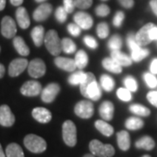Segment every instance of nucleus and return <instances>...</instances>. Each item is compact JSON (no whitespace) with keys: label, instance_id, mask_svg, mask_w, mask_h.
Returning a JSON list of instances; mask_svg holds the SVG:
<instances>
[{"label":"nucleus","instance_id":"1","mask_svg":"<svg viewBox=\"0 0 157 157\" xmlns=\"http://www.w3.org/2000/svg\"><path fill=\"white\" fill-rule=\"evenodd\" d=\"M81 94L92 101H98L101 97V90L96 81L95 76L91 73H86L83 82L79 85Z\"/></svg>","mask_w":157,"mask_h":157},{"label":"nucleus","instance_id":"2","mask_svg":"<svg viewBox=\"0 0 157 157\" xmlns=\"http://www.w3.org/2000/svg\"><path fill=\"white\" fill-rule=\"evenodd\" d=\"M45 47L48 50L52 55L57 56L59 55L62 51L61 40L59 38V35L57 33L56 31L50 30L47 32V33L45 36Z\"/></svg>","mask_w":157,"mask_h":157},{"label":"nucleus","instance_id":"3","mask_svg":"<svg viewBox=\"0 0 157 157\" xmlns=\"http://www.w3.org/2000/svg\"><path fill=\"white\" fill-rule=\"evenodd\" d=\"M24 144L29 151L40 154L46 149V141L42 137L36 135H27L24 139Z\"/></svg>","mask_w":157,"mask_h":157},{"label":"nucleus","instance_id":"4","mask_svg":"<svg viewBox=\"0 0 157 157\" xmlns=\"http://www.w3.org/2000/svg\"><path fill=\"white\" fill-rule=\"evenodd\" d=\"M89 149L91 153L98 157H112L115 150L110 144H103L98 140H93L90 141Z\"/></svg>","mask_w":157,"mask_h":157},{"label":"nucleus","instance_id":"5","mask_svg":"<svg viewBox=\"0 0 157 157\" xmlns=\"http://www.w3.org/2000/svg\"><path fill=\"white\" fill-rule=\"evenodd\" d=\"M62 136L65 143L69 147H74L77 143V130L72 121H66L62 125Z\"/></svg>","mask_w":157,"mask_h":157},{"label":"nucleus","instance_id":"6","mask_svg":"<svg viewBox=\"0 0 157 157\" xmlns=\"http://www.w3.org/2000/svg\"><path fill=\"white\" fill-rule=\"evenodd\" d=\"M94 105L90 101H80L75 105L74 113L75 114L82 119H89L94 115Z\"/></svg>","mask_w":157,"mask_h":157},{"label":"nucleus","instance_id":"7","mask_svg":"<svg viewBox=\"0 0 157 157\" xmlns=\"http://www.w3.org/2000/svg\"><path fill=\"white\" fill-rule=\"evenodd\" d=\"M1 33L6 39H11L17 33L16 23L12 17L6 16L1 22Z\"/></svg>","mask_w":157,"mask_h":157},{"label":"nucleus","instance_id":"8","mask_svg":"<svg viewBox=\"0 0 157 157\" xmlns=\"http://www.w3.org/2000/svg\"><path fill=\"white\" fill-rule=\"evenodd\" d=\"M46 71L45 62L40 59H35L29 63L28 73L33 78H40L44 76Z\"/></svg>","mask_w":157,"mask_h":157},{"label":"nucleus","instance_id":"9","mask_svg":"<svg viewBox=\"0 0 157 157\" xmlns=\"http://www.w3.org/2000/svg\"><path fill=\"white\" fill-rule=\"evenodd\" d=\"M20 92L23 95L27 97H33L39 95L42 92V86L36 80H29L23 85L20 88Z\"/></svg>","mask_w":157,"mask_h":157},{"label":"nucleus","instance_id":"10","mask_svg":"<svg viewBox=\"0 0 157 157\" xmlns=\"http://www.w3.org/2000/svg\"><path fill=\"white\" fill-rule=\"evenodd\" d=\"M28 60L23 58L16 59L12 60L9 66L8 73L11 77H17L28 67Z\"/></svg>","mask_w":157,"mask_h":157},{"label":"nucleus","instance_id":"11","mask_svg":"<svg viewBox=\"0 0 157 157\" xmlns=\"http://www.w3.org/2000/svg\"><path fill=\"white\" fill-rule=\"evenodd\" d=\"M60 91L59 85L57 83H51L45 86L41 92V100L45 103H51L55 100Z\"/></svg>","mask_w":157,"mask_h":157},{"label":"nucleus","instance_id":"12","mask_svg":"<svg viewBox=\"0 0 157 157\" xmlns=\"http://www.w3.org/2000/svg\"><path fill=\"white\" fill-rule=\"evenodd\" d=\"M154 26H155L154 24L148 23V24L145 25L142 28H140V31L135 34V39L140 46L147 45L152 41L150 36H149V33H150V30Z\"/></svg>","mask_w":157,"mask_h":157},{"label":"nucleus","instance_id":"13","mask_svg":"<svg viewBox=\"0 0 157 157\" xmlns=\"http://www.w3.org/2000/svg\"><path fill=\"white\" fill-rule=\"evenodd\" d=\"M52 11V6L48 3H42L33 12V19L37 22H41L47 19Z\"/></svg>","mask_w":157,"mask_h":157},{"label":"nucleus","instance_id":"14","mask_svg":"<svg viewBox=\"0 0 157 157\" xmlns=\"http://www.w3.org/2000/svg\"><path fill=\"white\" fill-rule=\"evenodd\" d=\"M15 122V116L7 105L0 107V125L3 127H11Z\"/></svg>","mask_w":157,"mask_h":157},{"label":"nucleus","instance_id":"15","mask_svg":"<svg viewBox=\"0 0 157 157\" xmlns=\"http://www.w3.org/2000/svg\"><path fill=\"white\" fill-rule=\"evenodd\" d=\"M73 19H74L75 24H77L82 30H88L93 26V24H94L93 17H91L88 13L84 12V11L77 12L74 15Z\"/></svg>","mask_w":157,"mask_h":157},{"label":"nucleus","instance_id":"16","mask_svg":"<svg viewBox=\"0 0 157 157\" xmlns=\"http://www.w3.org/2000/svg\"><path fill=\"white\" fill-rule=\"evenodd\" d=\"M54 63L57 67L67 72H73L77 68L74 59L64 57H57L54 59Z\"/></svg>","mask_w":157,"mask_h":157},{"label":"nucleus","instance_id":"17","mask_svg":"<svg viewBox=\"0 0 157 157\" xmlns=\"http://www.w3.org/2000/svg\"><path fill=\"white\" fill-rule=\"evenodd\" d=\"M33 117L40 123H48L52 120V113L45 107H36L33 110Z\"/></svg>","mask_w":157,"mask_h":157},{"label":"nucleus","instance_id":"18","mask_svg":"<svg viewBox=\"0 0 157 157\" xmlns=\"http://www.w3.org/2000/svg\"><path fill=\"white\" fill-rule=\"evenodd\" d=\"M16 18L19 27L22 29H27L30 26V17L28 12L25 7H18L16 11Z\"/></svg>","mask_w":157,"mask_h":157},{"label":"nucleus","instance_id":"19","mask_svg":"<svg viewBox=\"0 0 157 157\" xmlns=\"http://www.w3.org/2000/svg\"><path fill=\"white\" fill-rule=\"evenodd\" d=\"M99 112L101 114V118L106 121H111L113 117V112H114V107L111 101H104L100 107Z\"/></svg>","mask_w":157,"mask_h":157},{"label":"nucleus","instance_id":"20","mask_svg":"<svg viewBox=\"0 0 157 157\" xmlns=\"http://www.w3.org/2000/svg\"><path fill=\"white\" fill-rule=\"evenodd\" d=\"M111 58L113 59L118 64H120L121 67H129L132 65V61H133L132 58L122 53L121 52H120V50L112 51Z\"/></svg>","mask_w":157,"mask_h":157},{"label":"nucleus","instance_id":"21","mask_svg":"<svg viewBox=\"0 0 157 157\" xmlns=\"http://www.w3.org/2000/svg\"><path fill=\"white\" fill-rule=\"evenodd\" d=\"M32 39L36 46H40L45 40V29L42 25H38L32 30L31 33Z\"/></svg>","mask_w":157,"mask_h":157},{"label":"nucleus","instance_id":"22","mask_svg":"<svg viewBox=\"0 0 157 157\" xmlns=\"http://www.w3.org/2000/svg\"><path fill=\"white\" fill-rule=\"evenodd\" d=\"M117 142L118 146L121 150H123V151L128 150L130 147V144H131L128 133L125 130L119 132L117 134Z\"/></svg>","mask_w":157,"mask_h":157},{"label":"nucleus","instance_id":"23","mask_svg":"<svg viewBox=\"0 0 157 157\" xmlns=\"http://www.w3.org/2000/svg\"><path fill=\"white\" fill-rule=\"evenodd\" d=\"M13 45L17 50V53L21 56H28L30 54V49L25 44V40L21 37H15L13 39Z\"/></svg>","mask_w":157,"mask_h":157},{"label":"nucleus","instance_id":"24","mask_svg":"<svg viewBox=\"0 0 157 157\" xmlns=\"http://www.w3.org/2000/svg\"><path fill=\"white\" fill-rule=\"evenodd\" d=\"M102 66L106 70L113 73H121L122 69L121 66L118 64L112 58H105L102 60Z\"/></svg>","mask_w":157,"mask_h":157},{"label":"nucleus","instance_id":"25","mask_svg":"<svg viewBox=\"0 0 157 157\" xmlns=\"http://www.w3.org/2000/svg\"><path fill=\"white\" fill-rule=\"evenodd\" d=\"M155 140L150 136H143L135 142V147L137 148H142L145 150H152L155 147Z\"/></svg>","mask_w":157,"mask_h":157},{"label":"nucleus","instance_id":"26","mask_svg":"<svg viewBox=\"0 0 157 157\" xmlns=\"http://www.w3.org/2000/svg\"><path fill=\"white\" fill-rule=\"evenodd\" d=\"M94 126L97 130H99L101 132V134L105 136H111V135L113 134V128L110 124H108L107 122H106L105 121H96L95 123H94Z\"/></svg>","mask_w":157,"mask_h":157},{"label":"nucleus","instance_id":"27","mask_svg":"<svg viewBox=\"0 0 157 157\" xmlns=\"http://www.w3.org/2000/svg\"><path fill=\"white\" fill-rule=\"evenodd\" d=\"M6 156L7 157H25L21 147L17 143H11L6 147Z\"/></svg>","mask_w":157,"mask_h":157},{"label":"nucleus","instance_id":"28","mask_svg":"<svg viewBox=\"0 0 157 157\" xmlns=\"http://www.w3.org/2000/svg\"><path fill=\"white\" fill-rule=\"evenodd\" d=\"M74 60H75L77 67L81 70V69H84L87 66V64H88V56H87V54H86V52L85 51L79 50L77 52Z\"/></svg>","mask_w":157,"mask_h":157},{"label":"nucleus","instance_id":"29","mask_svg":"<svg viewBox=\"0 0 157 157\" xmlns=\"http://www.w3.org/2000/svg\"><path fill=\"white\" fill-rule=\"evenodd\" d=\"M125 126L129 130H138L144 126V122L140 118L130 117L126 121Z\"/></svg>","mask_w":157,"mask_h":157},{"label":"nucleus","instance_id":"30","mask_svg":"<svg viewBox=\"0 0 157 157\" xmlns=\"http://www.w3.org/2000/svg\"><path fill=\"white\" fill-rule=\"evenodd\" d=\"M129 110L133 113H135L136 115L139 116H143V117H147L150 114V110L147 107H144L140 104H134L131 105L129 107Z\"/></svg>","mask_w":157,"mask_h":157},{"label":"nucleus","instance_id":"31","mask_svg":"<svg viewBox=\"0 0 157 157\" xmlns=\"http://www.w3.org/2000/svg\"><path fill=\"white\" fill-rule=\"evenodd\" d=\"M86 76V73H85L82 71H78V72H74L73 74H71V76L68 78V82L69 84L73 85V86H77L80 85Z\"/></svg>","mask_w":157,"mask_h":157},{"label":"nucleus","instance_id":"32","mask_svg":"<svg viewBox=\"0 0 157 157\" xmlns=\"http://www.w3.org/2000/svg\"><path fill=\"white\" fill-rule=\"evenodd\" d=\"M100 81H101V86L103 89L106 90L107 92L113 91V87H114V81L112 77H110L109 75H107V74H103V75H101Z\"/></svg>","mask_w":157,"mask_h":157},{"label":"nucleus","instance_id":"33","mask_svg":"<svg viewBox=\"0 0 157 157\" xmlns=\"http://www.w3.org/2000/svg\"><path fill=\"white\" fill-rule=\"evenodd\" d=\"M61 45H62V51H64L67 54H71L73 53L77 47L75 43L73 42V40L71 39H68V38H65L61 40Z\"/></svg>","mask_w":157,"mask_h":157},{"label":"nucleus","instance_id":"34","mask_svg":"<svg viewBox=\"0 0 157 157\" xmlns=\"http://www.w3.org/2000/svg\"><path fill=\"white\" fill-rule=\"evenodd\" d=\"M149 54V51L145 48H139L137 50L131 52V58L135 62H139L145 59Z\"/></svg>","mask_w":157,"mask_h":157},{"label":"nucleus","instance_id":"35","mask_svg":"<svg viewBox=\"0 0 157 157\" xmlns=\"http://www.w3.org/2000/svg\"><path fill=\"white\" fill-rule=\"evenodd\" d=\"M122 45V40L121 36L119 35H113L108 41V47L111 51L120 50Z\"/></svg>","mask_w":157,"mask_h":157},{"label":"nucleus","instance_id":"36","mask_svg":"<svg viewBox=\"0 0 157 157\" xmlns=\"http://www.w3.org/2000/svg\"><path fill=\"white\" fill-rule=\"evenodd\" d=\"M109 34V27L107 23L102 22L97 25V35L101 39H106Z\"/></svg>","mask_w":157,"mask_h":157},{"label":"nucleus","instance_id":"37","mask_svg":"<svg viewBox=\"0 0 157 157\" xmlns=\"http://www.w3.org/2000/svg\"><path fill=\"white\" fill-rule=\"evenodd\" d=\"M124 85L127 89H128L130 92H135L138 88V85L135 80V78L132 76H128L124 79Z\"/></svg>","mask_w":157,"mask_h":157},{"label":"nucleus","instance_id":"38","mask_svg":"<svg viewBox=\"0 0 157 157\" xmlns=\"http://www.w3.org/2000/svg\"><path fill=\"white\" fill-rule=\"evenodd\" d=\"M144 80L150 88H155L157 86V78L152 73H145L143 74Z\"/></svg>","mask_w":157,"mask_h":157},{"label":"nucleus","instance_id":"39","mask_svg":"<svg viewBox=\"0 0 157 157\" xmlns=\"http://www.w3.org/2000/svg\"><path fill=\"white\" fill-rule=\"evenodd\" d=\"M117 96L120 100H121L122 101H131L132 99V94H131V92L128 89H127L126 87L125 88H119L117 90Z\"/></svg>","mask_w":157,"mask_h":157},{"label":"nucleus","instance_id":"40","mask_svg":"<svg viewBox=\"0 0 157 157\" xmlns=\"http://www.w3.org/2000/svg\"><path fill=\"white\" fill-rule=\"evenodd\" d=\"M67 11L64 8V6H59L55 11V18L59 23H64L67 18Z\"/></svg>","mask_w":157,"mask_h":157},{"label":"nucleus","instance_id":"41","mask_svg":"<svg viewBox=\"0 0 157 157\" xmlns=\"http://www.w3.org/2000/svg\"><path fill=\"white\" fill-rule=\"evenodd\" d=\"M95 13L96 15L99 17H106L110 13V8L107 5L101 4V5L96 7Z\"/></svg>","mask_w":157,"mask_h":157},{"label":"nucleus","instance_id":"42","mask_svg":"<svg viewBox=\"0 0 157 157\" xmlns=\"http://www.w3.org/2000/svg\"><path fill=\"white\" fill-rule=\"evenodd\" d=\"M127 41H128V46L129 48H130V50H131V52L137 50V49H139V48L141 47V46L137 43V41H136V39H135V35L134 33L128 34V39H127Z\"/></svg>","mask_w":157,"mask_h":157},{"label":"nucleus","instance_id":"43","mask_svg":"<svg viewBox=\"0 0 157 157\" xmlns=\"http://www.w3.org/2000/svg\"><path fill=\"white\" fill-rule=\"evenodd\" d=\"M124 18H125V14L123 11H117L113 19V25L115 27H120L123 23Z\"/></svg>","mask_w":157,"mask_h":157},{"label":"nucleus","instance_id":"44","mask_svg":"<svg viewBox=\"0 0 157 157\" xmlns=\"http://www.w3.org/2000/svg\"><path fill=\"white\" fill-rule=\"evenodd\" d=\"M74 5L78 9H88L93 5V0H74Z\"/></svg>","mask_w":157,"mask_h":157},{"label":"nucleus","instance_id":"45","mask_svg":"<svg viewBox=\"0 0 157 157\" xmlns=\"http://www.w3.org/2000/svg\"><path fill=\"white\" fill-rule=\"evenodd\" d=\"M67 30L68 33L71 34L72 36H74V37H77L80 34V32H81V28L78 26L77 24H69L67 25Z\"/></svg>","mask_w":157,"mask_h":157},{"label":"nucleus","instance_id":"46","mask_svg":"<svg viewBox=\"0 0 157 157\" xmlns=\"http://www.w3.org/2000/svg\"><path fill=\"white\" fill-rule=\"evenodd\" d=\"M84 42L86 45H87L91 49H96L98 47V43L96 41L94 38H93L92 36H85Z\"/></svg>","mask_w":157,"mask_h":157},{"label":"nucleus","instance_id":"47","mask_svg":"<svg viewBox=\"0 0 157 157\" xmlns=\"http://www.w3.org/2000/svg\"><path fill=\"white\" fill-rule=\"evenodd\" d=\"M63 4H64V8L67 11V13H72L74 11L75 8L74 0H63Z\"/></svg>","mask_w":157,"mask_h":157},{"label":"nucleus","instance_id":"48","mask_svg":"<svg viewBox=\"0 0 157 157\" xmlns=\"http://www.w3.org/2000/svg\"><path fill=\"white\" fill-rule=\"evenodd\" d=\"M147 99L153 106L157 107V92H155V91L149 92L147 95Z\"/></svg>","mask_w":157,"mask_h":157},{"label":"nucleus","instance_id":"49","mask_svg":"<svg viewBox=\"0 0 157 157\" xmlns=\"http://www.w3.org/2000/svg\"><path fill=\"white\" fill-rule=\"evenodd\" d=\"M118 2L120 3L121 6L127 9H131L135 5L134 0H118Z\"/></svg>","mask_w":157,"mask_h":157},{"label":"nucleus","instance_id":"50","mask_svg":"<svg viewBox=\"0 0 157 157\" xmlns=\"http://www.w3.org/2000/svg\"><path fill=\"white\" fill-rule=\"evenodd\" d=\"M150 72L153 74H157V59H154L150 65Z\"/></svg>","mask_w":157,"mask_h":157},{"label":"nucleus","instance_id":"51","mask_svg":"<svg viewBox=\"0 0 157 157\" xmlns=\"http://www.w3.org/2000/svg\"><path fill=\"white\" fill-rule=\"evenodd\" d=\"M149 36H150V39L151 40H156L157 39V26H154L153 28L150 30V33H149Z\"/></svg>","mask_w":157,"mask_h":157},{"label":"nucleus","instance_id":"52","mask_svg":"<svg viewBox=\"0 0 157 157\" xmlns=\"http://www.w3.org/2000/svg\"><path fill=\"white\" fill-rule=\"evenodd\" d=\"M149 6L151 7L153 12L157 16V0H150Z\"/></svg>","mask_w":157,"mask_h":157},{"label":"nucleus","instance_id":"53","mask_svg":"<svg viewBox=\"0 0 157 157\" xmlns=\"http://www.w3.org/2000/svg\"><path fill=\"white\" fill-rule=\"evenodd\" d=\"M11 4L14 6H20L23 4L24 0H10Z\"/></svg>","mask_w":157,"mask_h":157},{"label":"nucleus","instance_id":"54","mask_svg":"<svg viewBox=\"0 0 157 157\" xmlns=\"http://www.w3.org/2000/svg\"><path fill=\"white\" fill-rule=\"evenodd\" d=\"M5 73H6V68H5V67H4V65H3V64H1V63H0V78L4 77Z\"/></svg>","mask_w":157,"mask_h":157},{"label":"nucleus","instance_id":"55","mask_svg":"<svg viewBox=\"0 0 157 157\" xmlns=\"http://www.w3.org/2000/svg\"><path fill=\"white\" fill-rule=\"evenodd\" d=\"M6 5V0H0V11H3L5 9Z\"/></svg>","mask_w":157,"mask_h":157},{"label":"nucleus","instance_id":"56","mask_svg":"<svg viewBox=\"0 0 157 157\" xmlns=\"http://www.w3.org/2000/svg\"><path fill=\"white\" fill-rule=\"evenodd\" d=\"M0 157H7L5 155V153L3 151V148H2V146H1V144H0Z\"/></svg>","mask_w":157,"mask_h":157},{"label":"nucleus","instance_id":"57","mask_svg":"<svg viewBox=\"0 0 157 157\" xmlns=\"http://www.w3.org/2000/svg\"><path fill=\"white\" fill-rule=\"evenodd\" d=\"M83 157H94V155L93 154H87V155H85Z\"/></svg>","mask_w":157,"mask_h":157},{"label":"nucleus","instance_id":"58","mask_svg":"<svg viewBox=\"0 0 157 157\" xmlns=\"http://www.w3.org/2000/svg\"><path fill=\"white\" fill-rule=\"evenodd\" d=\"M37 3H43V2H45V1H46V0H35Z\"/></svg>","mask_w":157,"mask_h":157},{"label":"nucleus","instance_id":"59","mask_svg":"<svg viewBox=\"0 0 157 157\" xmlns=\"http://www.w3.org/2000/svg\"><path fill=\"white\" fill-rule=\"evenodd\" d=\"M142 157H151L150 155H143Z\"/></svg>","mask_w":157,"mask_h":157},{"label":"nucleus","instance_id":"60","mask_svg":"<svg viewBox=\"0 0 157 157\" xmlns=\"http://www.w3.org/2000/svg\"><path fill=\"white\" fill-rule=\"evenodd\" d=\"M101 1H107V0H101Z\"/></svg>","mask_w":157,"mask_h":157},{"label":"nucleus","instance_id":"61","mask_svg":"<svg viewBox=\"0 0 157 157\" xmlns=\"http://www.w3.org/2000/svg\"><path fill=\"white\" fill-rule=\"evenodd\" d=\"M0 51H1V47H0Z\"/></svg>","mask_w":157,"mask_h":157}]
</instances>
